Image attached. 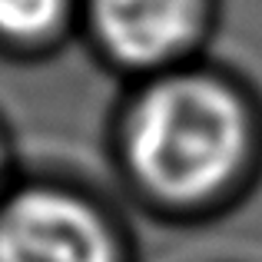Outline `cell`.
<instances>
[{"label": "cell", "instance_id": "6da1fadb", "mask_svg": "<svg viewBox=\"0 0 262 262\" xmlns=\"http://www.w3.org/2000/svg\"><path fill=\"white\" fill-rule=\"evenodd\" d=\"M262 123L236 83L206 70H166L133 103L123 153L143 192L176 209L236 196L256 169Z\"/></svg>", "mask_w": 262, "mask_h": 262}, {"label": "cell", "instance_id": "3957f363", "mask_svg": "<svg viewBox=\"0 0 262 262\" xmlns=\"http://www.w3.org/2000/svg\"><path fill=\"white\" fill-rule=\"evenodd\" d=\"M100 50L143 73L183 67L203 43L212 0H80Z\"/></svg>", "mask_w": 262, "mask_h": 262}, {"label": "cell", "instance_id": "277c9868", "mask_svg": "<svg viewBox=\"0 0 262 262\" xmlns=\"http://www.w3.org/2000/svg\"><path fill=\"white\" fill-rule=\"evenodd\" d=\"M80 0H0V40L10 47H43L73 20Z\"/></svg>", "mask_w": 262, "mask_h": 262}, {"label": "cell", "instance_id": "5b68a950", "mask_svg": "<svg viewBox=\"0 0 262 262\" xmlns=\"http://www.w3.org/2000/svg\"><path fill=\"white\" fill-rule=\"evenodd\" d=\"M0 176H4V146H0Z\"/></svg>", "mask_w": 262, "mask_h": 262}, {"label": "cell", "instance_id": "7a4b0ae2", "mask_svg": "<svg viewBox=\"0 0 262 262\" xmlns=\"http://www.w3.org/2000/svg\"><path fill=\"white\" fill-rule=\"evenodd\" d=\"M0 262H123V252L93 203L30 186L0 203Z\"/></svg>", "mask_w": 262, "mask_h": 262}]
</instances>
